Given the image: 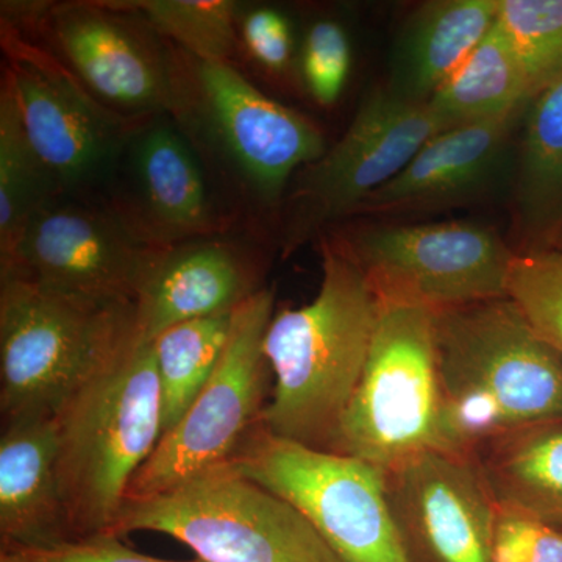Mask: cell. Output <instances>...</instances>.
Returning <instances> with one entry per match:
<instances>
[{"label": "cell", "mask_w": 562, "mask_h": 562, "mask_svg": "<svg viewBox=\"0 0 562 562\" xmlns=\"http://www.w3.org/2000/svg\"><path fill=\"white\" fill-rule=\"evenodd\" d=\"M321 251L316 297L273 314L266 331L276 384L260 424L281 438L331 450L368 362L382 299L346 247L322 241Z\"/></svg>", "instance_id": "obj_1"}, {"label": "cell", "mask_w": 562, "mask_h": 562, "mask_svg": "<svg viewBox=\"0 0 562 562\" xmlns=\"http://www.w3.org/2000/svg\"><path fill=\"white\" fill-rule=\"evenodd\" d=\"M443 425L452 450L562 422V360L516 303L495 299L436 313Z\"/></svg>", "instance_id": "obj_2"}, {"label": "cell", "mask_w": 562, "mask_h": 562, "mask_svg": "<svg viewBox=\"0 0 562 562\" xmlns=\"http://www.w3.org/2000/svg\"><path fill=\"white\" fill-rule=\"evenodd\" d=\"M136 346L135 303L77 297L0 277L3 422L57 416Z\"/></svg>", "instance_id": "obj_3"}, {"label": "cell", "mask_w": 562, "mask_h": 562, "mask_svg": "<svg viewBox=\"0 0 562 562\" xmlns=\"http://www.w3.org/2000/svg\"><path fill=\"white\" fill-rule=\"evenodd\" d=\"M172 120L203 165L261 205L283 201L297 172L327 150L314 122L258 90L233 63L172 46Z\"/></svg>", "instance_id": "obj_4"}, {"label": "cell", "mask_w": 562, "mask_h": 562, "mask_svg": "<svg viewBox=\"0 0 562 562\" xmlns=\"http://www.w3.org/2000/svg\"><path fill=\"white\" fill-rule=\"evenodd\" d=\"M55 420L70 536L110 532L133 476L162 436L160 384L150 344L136 346L77 392Z\"/></svg>", "instance_id": "obj_5"}, {"label": "cell", "mask_w": 562, "mask_h": 562, "mask_svg": "<svg viewBox=\"0 0 562 562\" xmlns=\"http://www.w3.org/2000/svg\"><path fill=\"white\" fill-rule=\"evenodd\" d=\"M432 450H452L443 425L436 313L382 301L368 362L331 452L387 473Z\"/></svg>", "instance_id": "obj_6"}, {"label": "cell", "mask_w": 562, "mask_h": 562, "mask_svg": "<svg viewBox=\"0 0 562 562\" xmlns=\"http://www.w3.org/2000/svg\"><path fill=\"white\" fill-rule=\"evenodd\" d=\"M155 531L206 562H342L294 506L231 461L146 498H128L110 535Z\"/></svg>", "instance_id": "obj_7"}, {"label": "cell", "mask_w": 562, "mask_h": 562, "mask_svg": "<svg viewBox=\"0 0 562 562\" xmlns=\"http://www.w3.org/2000/svg\"><path fill=\"white\" fill-rule=\"evenodd\" d=\"M236 471L294 506L342 562H412L369 462L291 441L258 422L231 460Z\"/></svg>", "instance_id": "obj_8"}, {"label": "cell", "mask_w": 562, "mask_h": 562, "mask_svg": "<svg viewBox=\"0 0 562 562\" xmlns=\"http://www.w3.org/2000/svg\"><path fill=\"white\" fill-rule=\"evenodd\" d=\"M9 83L33 149L63 198L109 184L136 124L105 109L44 44L0 27Z\"/></svg>", "instance_id": "obj_9"}, {"label": "cell", "mask_w": 562, "mask_h": 562, "mask_svg": "<svg viewBox=\"0 0 562 562\" xmlns=\"http://www.w3.org/2000/svg\"><path fill=\"white\" fill-rule=\"evenodd\" d=\"M273 301V291L261 288L236 306L216 369L183 419L161 436L135 473L125 501L162 494L238 452L265 408V338Z\"/></svg>", "instance_id": "obj_10"}, {"label": "cell", "mask_w": 562, "mask_h": 562, "mask_svg": "<svg viewBox=\"0 0 562 562\" xmlns=\"http://www.w3.org/2000/svg\"><path fill=\"white\" fill-rule=\"evenodd\" d=\"M344 247L382 301L435 313L506 297L516 255L497 233L469 221L371 228Z\"/></svg>", "instance_id": "obj_11"}, {"label": "cell", "mask_w": 562, "mask_h": 562, "mask_svg": "<svg viewBox=\"0 0 562 562\" xmlns=\"http://www.w3.org/2000/svg\"><path fill=\"white\" fill-rule=\"evenodd\" d=\"M439 132L427 103L402 101L386 88L372 92L341 138L291 181L284 246L294 250L325 225L357 214Z\"/></svg>", "instance_id": "obj_12"}, {"label": "cell", "mask_w": 562, "mask_h": 562, "mask_svg": "<svg viewBox=\"0 0 562 562\" xmlns=\"http://www.w3.org/2000/svg\"><path fill=\"white\" fill-rule=\"evenodd\" d=\"M55 199L33 216L0 277L94 301L135 303L168 247L136 238L109 209Z\"/></svg>", "instance_id": "obj_13"}, {"label": "cell", "mask_w": 562, "mask_h": 562, "mask_svg": "<svg viewBox=\"0 0 562 562\" xmlns=\"http://www.w3.org/2000/svg\"><path fill=\"white\" fill-rule=\"evenodd\" d=\"M47 47L124 120L171 114L172 46L138 14L102 2H52L38 31Z\"/></svg>", "instance_id": "obj_14"}, {"label": "cell", "mask_w": 562, "mask_h": 562, "mask_svg": "<svg viewBox=\"0 0 562 562\" xmlns=\"http://www.w3.org/2000/svg\"><path fill=\"white\" fill-rule=\"evenodd\" d=\"M109 184L106 206L150 246L213 238L224 227L205 165L171 114L135 125Z\"/></svg>", "instance_id": "obj_15"}, {"label": "cell", "mask_w": 562, "mask_h": 562, "mask_svg": "<svg viewBox=\"0 0 562 562\" xmlns=\"http://www.w3.org/2000/svg\"><path fill=\"white\" fill-rule=\"evenodd\" d=\"M412 562H492L497 502L476 453L432 450L386 473Z\"/></svg>", "instance_id": "obj_16"}, {"label": "cell", "mask_w": 562, "mask_h": 562, "mask_svg": "<svg viewBox=\"0 0 562 562\" xmlns=\"http://www.w3.org/2000/svg\"><path fill=\"white\" fill-rule=\"evenodd\" d=\"M260 290L246 255L232 243L213 236L168 247L135 302L138 344L183 322L233 312Z\"/></svg>", "instance_id": "obj_17"}, {"label": "cell", "mask_w": 562, "mask_h": 562, "mask_svg": "<svg viewBox=\"0 0 562 562\" xmlns=\"http://www.w3.org/2000/svg\"><path fill=\"white\" fill-rule=\"evenodd\" d=\"M524 113L436 133L394 179L366 199L357 214L435 209L483 192L501 173Z\"/></svg>", "instance_id": "obj_18"}, {"label": "cell", "mask_w": 562, "mask_h": 562, "mask_svg": "<svg viewBox=\"0 0 562 562\" xmlns=\"http://www.w3.org/2000/svg\"><path fill=\"white\" fill-rule=\"evenodd\" d=\"M57 458L55 416L3 422L0 438L2 550L43 549L72 539Z\"/></svg>", "instance_id": "obj_19"}, {"label": "cell", "mask_w": 562, "mask_h": 562, "mask_svg": "<svg viewBox=\"0 0 562 562\" xmlns=\"http://www.w3.org/2000/svg\"><path fill=\"white\" fill-rule=\"evenodd\" d=\"M498 7L501 0L424 3L395 40L386 90L405 102H430L494 27Z\"/></svg>", "instance_id": "obj_20"}, {"label": "cell", "mask_w": 562, "mask_h": 562, "mask_svg": "<svg viewBox=\"0 0 562 562\" xmlns=\"http://www.w3.org/2000/svg\"><path fill=\"white\" fill-rule=\"evenodd\" d=\"M532 99L530 79L497 21L427 105L447 131L522 113Z\"/></svg>", "instance_id": "obj_21"}, {"label": "cell", "mask_w": 562, "mask_h": 562, "mask_svg": "<svg viewBox=\"0 0 562 562\" xmlns=\"http://www.w3.org/2000/svg\"><path fill=\"white\" fill-rule=\"evenodd\" d=\"M476 457L495 502L562 531V422L506 436Z\"/></svg>", "instance_id": "obj_22"}, {"label": "cell", "mask_w": 562, "mask_h": 562, "mask_svg": "<svg viewBox=\"0 0 562 562\" xmlns=\"http://www.w3.org/2000/svg\"><path fill=\"white\" fill-rule=\"evenodd\" d=\"M520 232L530 241L562 227V74L525 110L516 181Z\"/></svg>", "instance_id": "obj_23"}, {"label": "cell", "mask_w": 562, "mask_h": 562, "mask_svg": "<svg viewBox=\"0 0 562 562\" xmlns=\"http://www.w3.org/2000/svg\"><path fill=\"white\" fill-rule=\"evenodd\" d=\"M233 312L183 322L150 344L160 384L162 435L183 419L216 369Z\"/></svg>", "instance_id": "obj_24"}, {"label": "cell", "mask_w": 562, "mask_h": 562, "mask_svg": "<svg viewBox=\"0 0 562 562\" xmlns=\"http://www.w3.org/2000/svg\"><path fill=\"white\" fill-rule=\"evenodd\" d=\"M63 198L33 149L9 83L0 88V260L9 257L38 211Z\"/></svg>", "instance_id": "obj_25"}, {"label": "cell", "mask_w": 562, "mask_h": 562, "mask_svg": "<svg viewBox=\"0 0 562 562\" xmlns=\"http://www.w3.org/2000/svg\"><path fill=\"white\" fill-rule=\"evenodd\" d=\"M138 14L161 38L203 61L233 63L241 7L233 0H109Z\"/></svg>", "instance_id": "obj_26"}, {"label": "cell", "mask_w": 562, "mask_h": 562, "mask_svg": "<svg viewBox=\"0 0 562 562\" xmlns=\"http://www.w3.org/2000/svg\"><path fill=\"white\" fill-rule=\"evenodd\" d=\"M497 21L536 98L562 74V0H501Z\"/></svg>", "instance_id": "obj_27"}, {"label": "cell", "mask_w": 562, "mask_h": 562, "mask_svg": "<svg viewBox=\"0 0 562 562\" xmlns=\"http://www.w3.org/2000/svg\"><path fill=\"white\" fill-rule=\"evenodd\" d=\"M506 297L562 360V251L539 249L514 255Z\"/></svg>", "instance_id": "obj_28"}, {"label": "cell", "mask_w": 562, "mask_h": 562, "mask_svg": "<svg viewBox=\"0 0 562 562\" xmlns=\"http://www.w3.org/2000/svg\"><path fill=\"white\" fill-rule=\"evenodd\" d=\"M350 63V41L341 24L331 20L314 22L302 49L303 81L314 101L324 106L338 102L349 79Z\"/></svg>", "instance_id": "obj_29"}, {"label": "cell", "mask_w": 562, "mask_h": 562, "mask_svg": "<svg viewBox=\"0 0 562 562\" xmlns=\"http://www.w3.org/2000/svg\"><path fill=\"white\" fill-rule=\"evenodd\" d=\"M492 562H562V531L497 503Z\"/></svg>", "instance_id": "obj_30"}, {"label": "cell", "mask_w": 562, "mask_h": 562, "mask_svg": "<svg viewBox=\"0 0 562 562\" xmlns=\"http://www.w3.org/2000/svg\"><path fill=\"white\" fill-rule=\"evenodd\" d=\"M0 562H206L166 561L135 552L122 543L120 536L101 532L87 538L72 539L43 547V549L2 550Z\"/></svg>", "instance_id": "obj_31"}, {"label": "cell", "mask_w": 562, "mask_h": 562, "mask_svg": "<svg viewBox=\"0 0 562 562\" xmlns=\"http://www.w3.org/2000/svg\"><path fill=\"white\" fill-rule=\"evenodd\" d=\"M241 47L271 74H283L292 58L290 22L271 7H255L239 16Z\"/></svg>", "instance_id": "obj_32"}]
</instances>
